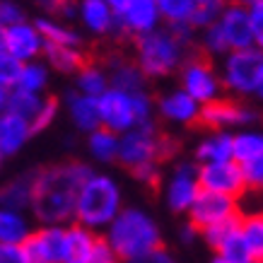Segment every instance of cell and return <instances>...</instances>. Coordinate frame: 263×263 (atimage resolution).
<instances>
[{
	"instance_id": "cell-10",
	"label": "cell",
	"mask_w": 263,
	"mask_h": 263,
	"mask_svg": "<svg viewBox=\"0 0 263 263\" xmlns=\"http://www.w3.org/2000/svg\"><path fill=\"white\" fill-rule=\"evenodd\" d=\"M258 114L247 102H230V99H215V102L200 106V123L213 130H227L230 128H249L254 126Z\"/></svg>"
},
{
	"instance_id": "cell-29",
	"label": "cell",
	"mask_w": 263,
	"mask_h": 263,
	"mask_svg": "<svg viewBox=\"0 0 263 263\" xmlns=\"http://www.w3.org/2000/svg\"><path fill=\"white\" fill-rule=\"evenodd\" d=\"M51 82V70L44 61H32V63H22L17 82L12 89L20 92H29V95H46V87Z\"/></svg>"
},
{
	"instance_id": "cell-1",
	"label": "cell",
	"mask_w": 263,
	"mask_h": 263,
	"mask_svg": "<svg viewBox=\"0 0 263 263\" xmlns=\"http://www.w3.org/2000/svg\"><path fill=\"white\" fill-rule=\"evenodd\" d=\"M92 167L82 162H65L53 164L46 169H36L34 179V196L29 213L34 220L46 227V224H70L75 215V200L80 191L82 181L89 176Z\"/></svg>"
},
{
	"instance_id": "cell-42",
	"label": "cell",
	"mask_w": 263,
	"mask_h": 263,
	"mask_svg": "<svg viewBox=\"0 0 263 263\" xmlns=\"http://www.w3.org/2000/svg\"><path fill=\"white\" fill-rule=\"evenodd\" d=\"M247 15H249V22H251V29H254V36L261 46L263 41V0H254L247 5Z\"/></svg>"
},
{
	"instance_id": "cell-31",
	"label": "cell",
	"mask_w": 263,
	"mask_h": 263,
	"mask_svg": "<svg viewBox=\"0 0 263 263\" xmlns=\"http://www.w3.org/2000/svg\"><path fill=\"white\" fill-rule=\"evenodd\" d=\"M87 152L99 164H111V162H116V155H119V136L106 128H97V130L87 133Z\"/></svg>"
},
{
	"instance_id": "cell-26",
	"label": "cell",
	"mask_w": 263,
	"mask_h": 263,
	"mask_svg": "<svg viewBox=\"0 0 263 263\" xmlns=\"http://www.w3.org/2000/svg\"><path fill=\"white\" fill-rule=\"evenodd\" d=\"M196 160L200 164L232 160V133L227 130H213L196 145Z\"/></svg>"
},
{
	"instance_id": "cell-14",
	"label": "cell",
	"mask_w": 263,
	"mask_h": 263,
	"mask_svg": "<svg viewBox=\"0 0 263 263\" xmlns=\"http://www.w3.org/2000/svg\"><path fill=\"white\" fill-rule=\"evenodd\" d=\"M217 27H220L224 44H227V51H241V48L258 46L251 22H249L247 5L227 3L224 10L220 12V17H217Z\"/></svg>"
},
{
	"instance_id": "cell-21",
	"label": "cell",
	"mask_w": 263,
	"mask_h": 263,
	"mask_svg": "<svg viewBox=\"0 0 263 263\" xmlns=\"http://www.w3.org/2000/svg\"><path fill=\"white\" fill-rule=\"evenodd\" d=\"M32 140V130L15 114L0 111V162L15 157Z\"/></svg>"
},
{
	"instance_id": "cell-48",
	"label": "cell",
	"mask_w": 263,
	"mask_h": 263,
	"mask_svg": "<svg viewBox=\"0 0 263 263\" xmlns=\"http://www.w3.org/2000/svg\"><path fill=\"white\" fill-rule=\"evenodd\" d=\"M36 3H39L46 12H56V15H58V12L63 10V5H68L70 0H36Z\"/></svg>"
},
{
	"instance_id": "cell-25",
	"label": "cell",
	"mask_w": 263,
	"mask_h": 263,
	"mask_svg": "<svg viewBox=\"0 0 263 263\" xmlns=\"http://www.w3.org/2000/svg\"><path fill=\"white\" fill-rule=\"evenodd\" d=\"M34 27L44 36V44H51V46H80L82 44L80 32L56 17H39Z\"/></svg>"
},
{
	"instance_id": "cell-36",
	"label": "cell",
	"mask_w": 263,
	"mask_h": 263,
	"mask_svg": "<svg viewBox=\"0 0 263 263\" xmlns=\"http://www.w3.org/2000/svg\"><path fill=\"white\" fill-rule=\"evenodd\" d=\"M224 5H227V0H196L193 15H191V20H189V24L193 27V32H196V29L203 32L205 27L215 24L220 12L224 10Z\"/></svg>"
},
{
	"instance_id": "cell-50",
	"label": "cell",
	"mask_w": 263,
	"mask_h": 263,
	"mask_svg": "<svg viewBox=\"0 0 263 263\" xmlns=\"http://www.w3.org/2000/svg\"><path fill=\"white\" fill-rule=\"evenodd\" d=\"M5 102H8V92L0 89V111H5Z\"/></svg>"
},
{
	"instance_id": "cell-32",
	"label": "cell",
	"mask_w": 263,
	"mask_h": 263,
	"mask_svg": "<svg viewBox=\"0 0 263 263\" xmlns=\"http://www.w3.org/2000/svg\"><path fill=\"white\" fill-rule=\"evenodd\" d=\"M263 157V136L258 130H239V133H232V160L237 164L251 160H261Z\"/></svg>"
},
{
	"instance_id": "cell-27",
	"label": "cell",
	"mask_w": 263,
	"mask_h": 263,
	"mask_svg": "<svg viewBox=\"0 0 263 263\" xmlns=\"http://www.w3.org/2000/svg\"><path fill=\"white\" fill-rule=\"evenodd\" d=\"M44 56H46L48 70H58L63 75H75L87 63L80 46H51V44H46Z\"/></svg>"
},
{
	"instance_id": "cell-41",
	"label": "cell",
	"mask_w": 263,
	"mask_h": 263,
	"mask_svg": "<svg viewBox=\"0 0 263 263\" xmlns=\"http://www.w3.org/2000/svg\"><path fill=\"white\" fill-rule=\"evenodd\" d=\"M241 169V179H244V186L247 189H261L263 183V157L261 160H251L239 164Z\"/></svg>"
},
{
	"instance_id": "cell-47",
	"label": "cell",
	"mask_w": 263,
	"mask_h": 263,
	"mask_svg": "<svg viewBox=\"0 0 263 263\" xmlns=\"http://www.w3.org/2000/svg\"><path fill=\"white\" fill-rule=\"evenodd\" d=\"M196 237H198V230H196L191 222L183 224L181 230H179V239H181L183 244H193V241H196Z\"/></svg>"
},
{
	"instance_id": "cell-33",
	"label": "cell",
	"mask_w": 263,
	"mask_h": 263,
	"mask_svg": "<svg viewBox=\"0 0 263 263\" xmlns=\"http://www.w3.org/2000/svg\"><path fill=\"white\" fill-rule=\"evenodd\" d=\"M239 234L256 263L263 258V217L258 213L251 215H239Z\"/></svg>"
},
{
	"instance_id": "cell-34",
	"label": "cell",
	"mask_w": 263,
	"mask_h": 263,
	"mask_svg": "<svg viewBox=\"0 0 263 263\" xmlns=\"http://www.w3.org/2000/svg\"><path fill=\"white\" fill-rule=\"evenodd\" d=\"M215 251H217V256L227 263H256V258L251 256V251H249L244 239H241L239 224L224 237V241L215 249Z\"/></svg>"
},
{
	"instance_id": "cell-23",
	"label": "cell",
	"mask_w": 263,
	"mask_h": 263,
	"mask_svg": "<svg viewBox=\"0 0 263 263\" xmlns=\"http://www.w3.org/2000/svg\"><path fill=\"white\" fill-rule=\"evenodd\" d=\"M34 179H36V169L12 176L5 186H0V208L17 210V213H27L29 205H32Z\"/></svg>"
},
{
	"instance_id": "cell-3",
	"label": "cell",
	"mask_w": 263,
	"mask_h": 263,
	"mask_svg": "<svg viewBox=\"0 0 263 263\" xmlns=\"http://www.w3.org/2000/svg\"><path fill=\"white\" fill-rule=\"evenodd\" d=\"M123 208V193L119 181L106 172H89L82 181L78 200H75V215L72 222L82 224L92 232H104L114 217Z\"/></svg>"
},
{
	"instance_id": "cell-11",
	"label": "cell",
	"mask_w": 263,
	"mask_h": 263,
	"mask_svg": "<svg viewBox=\"0 0 263 263\" xmlns=\"http://www.w3.org/2000/svg\"><path fill=\"white\" fill-rule=\"evenodd\" d=\"M198 186L200 191L220 193V196H230V198H239L247 191L241 169L234 160L198 164Z\"/></svg>"
},
{
	"instance_id": "cell-44",
	"label": "cell",
	"mask_w": 263,
	"mask_h": 263,
	"mask_svg": "<svg viewBox=\"0 0 263 263\" xmlns=\"http://www.w3.org/2000/svg\"><path fill=\"white\" fill-rule=\"evenodd\" d=\"M123 263H176V258L164 247H157V249H152V251H147V254L136 256V258L123 261Z\"/></svg>"
},
{
	"instance_id": "cell-46",
	"label": "cell",
	"mask_w": 263,
	"mask_h": 263,
	"mask_svg": "<svg viewBox=\"0 0 263 263\" xmlns=\"http://www.w3.org/2000/svg\"><path fill=\"white\" fill-rule=\"evenodd\" d=\"M89 263H119V261H116V258H114V254L106 249V244L99 239V247H97V251H95V258H92Z\"/></svg>"
},
{
	"instance_id": "cell-38",
	"label": "cell",
	"mask_w": 263,
	"mask_h": 263,
	"mask_svg": "<svg viewBox=\"0 0 263 263\" xmlns=\"http://www.w3.org/2000/svg\"><path fill=\"white\" fill-rule=\"evenodd\" d=\"M200 44H203V51H205L208 56H224V53H230V51H227V44H224V39H222V34H220L217 22L203 29Z\"/></svg>"
},
{
	"instance_id": "cell-8",
	"label": "cell",
	"mask_w": 263,
	"mask_h": 263,
	"mask_svg": "<svg viewBox=\"0 0 263 263\" xmlns=\"http://www.w3.org/2000/svg\"><path fill=\"white\" fill-rule=\"evenodd\" d=\"M179 75H181L179 89H183L200 106L215 102V99H222L224 89L220 82V75L205 58H186L183 65L179 68Z\"/></svg>"
},
{
	"instance_id": "cell-30",
	"label": "cell",
	"mask_w": 263,
	"mask_h": 263,
	"mask_svg": "<svg viewBox=\"0 0 263 263\" xmlns=\"http://www.w3.org/2000/svg\"><path fill=\"white\" fill-rule=\"evenodd\" d=\"M109 89V75L102 65L97 63H85L80 70L75 72V92L82 97H102Z\"/></svg>"
},
{
	"instance_id": "cell-12",
	"label": "cell",
	"mask_w": 263,
	"mask_h": 263,
	"mask_svg": "<svg viewBox=\"0 0 263 263\" xmlns=\"http://www.w3.org/2000/svg\"><path fill=\"white\" fill-rule=\"evenodd\" d=\"M200 193L198 186V164L181 162L176 164L172 176L164 183V203L172 213H189L196 196Z\"/></svg>"
},
{
	"instance_id": "cell-2",
	"label": "cell",
	"mask_w": 263,
	"mask_h": 263,
	"mask_svg": "<svg viewBox=\"0 0 263 263\" xmlns=\"http://www.w3.org/2000/svg\"><path fill=\"white\" fill-rule=\"evenodd\" d=\"M102 241L114 254V258L123 263L162 247V230L147 210L136 205H123L119 215L104 230Z\"/></svg>"
},
{
	"instance_id": "cell-54",
	"label": "cell",
	"mask_w": 263,
	"mask_h": 263,
	"mask_svg": "<svg viewBox=\"0 0 263 263\" xmlns=\"http://www.w3.org/2000/svg\"><path fill=\"white\" fill-rule=\"evenodd\" d=\"M0 169H3V162H0Z\"/></svg>"
},
{
	"instance_id": "cell-15",
	"label": "cell",
	"mask_w": 263,
	"mask_h": 263,
	"mask_svg": "<svg viewBox=\"0 0 263 263\" xmlns=\"http://www.w3.org/2000/svg\"><path fill=\"white\" fill-rule=\"evenodd\" d=\"M44 36L39 29L34 27V22L24 20V22L8 27L5 29V51L15 58L17 63H32V61H41L44 56Z\"/></svg>"
},
{
	"instance_id": "cell-35",
	"label": "cell",
	"mask_w": 263,
	"mask_h": 263,
	"mask_svg": "<svg viewBox=\"0 0 263 263\" xmlns=\"http://www.w3.org/2000/svg\"><path fill=\"white\" fill-rule=\"evenodd\" d=\"M196 8V0H157L160 20L164 27H176V24H189Z\"/></svg>"
},
{
	"instance_id": "cell-49",
	"label": "cell",
	"mask_w": 263,
	"mask_h": 263,
	"mask_svg": "<svg viewBox=\"0 0 263 263\" xmlns=\"http://www.w3.org/2000/svg\"><path fill=\"white\" fill-rule=\"evenodd\" d=\"M104 3H106V5L111 8V12H114V15H119L121 10L126 8V3H128V0H104Z\"/></svg>"
},
{
	"instance_id": "cell-45",
	"label": "cell",
	"mask_w": 263,
	"mask_h": 263,
	"mask_svg": "<svg viewBox=\"0 0 263 263\" xmlns=\"http://www.w3.org/2000/svg\"><path fill=\"white\" fill-rule=\"evenodd\" d=\"M133 176H136L138 181L152 186V183H157V179H160V164H145V167H138V169H133Z\"/></svg>"
},
{
	"instance_id": "cell-53",
	"label": "cell",
	"mask_w": 263,
	"mask_h": 263,
	"mask_svg": "<svg viewBox=\"0 0 263 263\" xmlns=\"http://www.w3.org/2000/svg\"><path fill=\"white\" fill-rule=\"evenodd\" d=\"M210 263H227V261H222L220 256H215V258H213V261H210Z\"/></svg>"
},
{
	"instance_id": "cell-43",
	"label": "cell",
	"mask_w": 263,
	"mask_h": 263,
	"mask_svg": "<svg viewBox=\"0 0 263 263\" xmlns=\"http://www.w3.org/2000/svg\"><path fill=\"white\" fill-rule=\"evenodd\" d=\"M0 263H29L22 244H0Z\"/></svg>"
},
{
	"instance_id": "cell-7",
	"label": "cell",
	"mask_w": 263,
	"mask_h": 263,
	"mask_svg": "<svg viewBox=\"0 0 263 263\" xmlns=\"http://www.w3.org/2000/svg\"><path fill=\"white\" fill-rule=\"evenodd\" d=\"M174 152V143L167 136H162L155 128V123H140L119 136V155L116 162H121L128 172H133L145 164H160Z\"/></svg>"
},
{
	"instance_id": "cell-18",
	"label": "cell",
	"mask_w": 263,
	"mask_h": 263,
	"mask_svg": "<svg viewBox=\"0 0 263 263\" xmlns=\"http://www.w3.org/2000/svg\"><path fill=\"white\" fill-rule=\"evenodd\" d=\"M155 109L164 121L176 123V126H191V123H198L200 119V104L193 102L191 97L179 87L157 97Z\"/></svg>"
},
{
	"instance_id": "cell-16",
	"label": "cell",
	"mask_w": 263,
	"mask_h": 263,
	"mask_svg": "<svg viewBox=\"0 0 263 263\" xmlns=\"http://www.w3.org/2000/svg\"><path fill=\"white\" fill-rule=\"evenodd\" d=\"M116 22H119V32L130 34L133 39L157 29L162 27L157 0H128L126 8L116 15Z\"/></svg>"
},
{
	"instance_id": "cell-13",
	"label": "cell",
	"mask_w": 263,
	"mask_h": 263,
	"mask_svg": "<svg viewBox=\"0 0 263 263\" xmlns=\"http://www.w3.org/2000/svg\"><path fill=\"white\" fill-rule=\"evenodd\" d=\"M189 217L196 230H205L210 224L224 222L232 217H239V200L230 198V196H220V193L200 191L189 208Z\"/></svg>"
},
{
	"instance_id": "cell-52",
	"label": "cell",
	"mask_w": 263,
	"mask_h": 263,
	"mask_svg": "<svg viewBox=\"0 0 263 263\" xmlns=\"http://www.w3.org/2000/svg\"><path fill=\"white\" fill-rule=\"evenodd\" d=\"M232 3H237V5H249V3H254V0H232Z\"/></svg>"
},
{
	"instance_id": "cell-28",
	"label": "cell",
	"mask_w": 263,
	"mask_h": 263,
	"mask_svg": "<svg viewBox=\"0 0 263 263\" xmlns=\"http://www.w3.org/2000/svg\"><path fill=\"white\" fill-rule=\"evenodd\" d=\"M32 222L27 213L0 208V244H24L32 234Z\"/></svg>"
},
{
	"instance_id": "cell-5",
	"label": "cell",
	"mask_w": 263,
	"mask_h": 263,
	"mask_svg": "<svg viewBox=\"0 0 263 263\" xmlns=\"http://www.w3.org/2000/svg\"><path fill=\"white\" fill-rule=\"evenodd\" d=\"M152 111H155V102L147 92L128 95V92L109 87L102 97H97L99 128H106L116 136L140 126V123H150Z\"/></svg>"
},
{
	"instance_id": "cell-4",
	"label": "cell",
	"mask_w": 263,
	"mask_h": 263,
	"mask_svg": "<svg viewBox=\"0 0 263 263\" xmlns=\"http://www.w3.org/2000/svg\"><path fill=\"white\" fill-rule=\"evenodd\" d=\"M186 58L189 44H183L169 27H157L143 36H136V65L147 80L176 72Z\"/></svg>"
},
{
	"instance_id": "cell-17",
	"label": "cell",
	"mask_w": 263,
	"mask_h": 263,
	"mask_svg": "<svg viewBox=\"0 0 263 263\" xmlns=\"http://www.w3.org/2000/svg\"><path fill=\"white\" fill-rule=\"evenodd\" d=\"M63 227L46 224V227L32 230L29 239L22 244L29 263H61V254H63Z\"/></svg>"
},
{
	"instance_id": "cell-39",
	"label": "cell",
	"mask_w": 263,
	"mask_h": 263,
	"mask_svg": "<svg viewBox=\"0 0 263 263\" xmlns=\"http://www.w3.org/2000/svg\"><path fill=\"white\" fill-rule=\"evenodd\" d=\"M20 68H22V63H17L8 51H0V89L10 92V89L15 87Z\"/></svg>"
},
{
	"instance_id": "cell-6",
	"label": "cell",
	"mask_w": 263,
	"mask_h": 263,
	"mask_svg": "<svg viewBox=\"0 0 263 263\" xmlns=\"http://www.w3.org/2000/svg\"><path fill=\"white\" fill-rule=\"evenodd\" d=\"M222 89L239 99H254L263 95V51L261 46L230 51L222 56L220 65Z\"/></svg>"
},
{
	"instance_id": "cell-22",
	"label": "cell",
	"mask_w": 263,
	"mask_h": 263,
	"mask_svg": "<svg viewBox=\"0 0 263 263\" xmlns=\"http://www.w3.org/2000/svg\"><path fill=\"white\" fill-rule=\"evenodd\" d=\"M106 75H109V87L128 92V95H136V92H147V78L143 75V70L130 61L114 56L106 63Z\"/></svg>"
},
{
	"instance_id": "cell-40",
	"label": "cell",
	"mask_w": 263,
	"mask_h": 263,
	"mask_svg": "<svg viewBox=\"0 0 263 263\" xmlns=\"http://www.w3.org/2000/svg\"><path fill=\"white\" fill-rule=\"evenodd\" d=\"M24 20H27V15H24L20 3H15V0H0V27L3 29L15 27V24L24 22Z\"/></svg>"
},
{
	"instance_id": "cell-37",
	"label": "cell",
	"mask_w": 263,
	"mask_h": 263,
	"mask_svg": "<svg viewBox=\"0 0 263 263\" xmlns=\"http://www.w3.org/2000/svg\"><path fill=\"white\" fill-rule=\"evenodd\" d=\"M237 224H239V217H232V220H224V222L210 224V227H205V230H200L198 234H203V241H205L210 249H217L224 241V237H227Z\"/></svg>"
},
{
	"instance_id": "cell-24",
	"label": "cell",
	"mask_w": 263,
	"mask_h": 263,
	"mask_svg": "<svg viewBox=\"0 0 263 263\" xmlns=\"http://www.w3.org/2000/svg\"><path fill=\"white\" fill-rule=\"evenodd\" d=\"M65 111H68V119L70 123L80 133H92L99 128V114H97V99L92 97H82L78 95L75 89L65 95Z\"/></svg>"
},
{
	"instance_id": "cell-19",
	"label": "cell",
	"mask_w": 263,
	"mask_h": 263,
	"mask_svg": "<svg viewBox=\"0 0 263 263\" xmlns=\"http://www.w3.org/2000/svg\"><path fill=\"white\" fill-rule=\"evenodd\" d=\"M99 234L78 222H70L63 227V254L61 263H89L95 258V251L99 247Z\"/></svg>"
},
{
	"instance_id": "cell-20",
	"label": "cell",
	"mask_w": 263,
	"mask_h": 263,
	"mask_svg": "<svg viewBox=\"0 0 263 263\" xmlns=\"http://www.w3.org/2000/svg\"><path fill=\"white\" fill-rule=\"evenodd\" d=\"M78 20L82 27L95 36H111L119 34V22L111 8L104 0H80L78 3Z\"/></svg>"
},
{
	"instance_id": "cell-51",
	"label": "cell",
	"mask_w": 263,
	"mask_h": 263,
	"mask_svg": "<svg viewBox=\"0 0 263 263\" xmlns=\"http://www.w3.org/2000/svg\"><path fill=\"white\" fill-rule=\"evenodd\" d=\"M0 51H5V29L0 27Z\"/></svg>"
},
{
	"instance_id": "cell-9",
	"label": "cell",
	"mask_w": 263,
	"mask_h": 263,
	"mask_svg": "<svg viewBox=\"0 0 263 263\" xmlns=\"http://www.w3.org/2000/svg\"><path fill=\"white\" fill-rule=\"evenodd\" d=\"M5 111L15 114L17 119H22L29 130L41 133L48 128L58 116V102L46 95H29V92H20V89H10L8 102H5Z\"/></svg>"
}]
</instances>
